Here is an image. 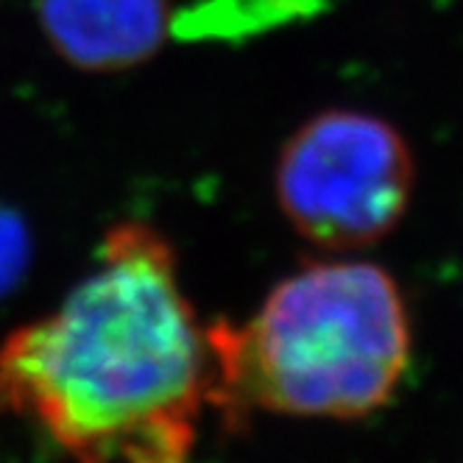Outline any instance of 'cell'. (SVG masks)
I'll return each instance as SVG.
<instances>
[{"mask_svg":"<svg viewBox=\"0 0 463 463\" xmlns=\"http://www.w3.org/2000/svg\"><path fill=\"white\" fill-rule=\"evenodd\" d=\"M213 352L156 229L112 226L61 305L0 346V416L73 463H190Z\"/></svg>","mask_w":463,"mask_h":463,"instance_id":"obj_1","label":"cell"},{"mask_svg":"<svg viewBox=\"0 0 463 463\" xmlns=\"http://www.w3.org/2000/svg\"><path fill=\"white\" fill-rule=\"evenodd\" d=\"M213 405L302 419H363L411 366V316L396 279L369 260H316L282 277L241 326H207Z\"/></svg>","mask_w":463,"mask_h":463,"instance_id":"obj_2","label":"cell"},{"mask_svg":"<svg viewBox=\"0 0 463 463\" xmlns=\"http://www.w3.org/2000/svg\"><path fill=\"white\" fill-rule=\"evenodd\" d=\"M274 190L296 235L324 251H357L388 238L405 218L416 156L391 120L333 107L285 140Z\"/></svg>","mask_w":463,"mask_h":463,"instance_id":"obj_3","label":"cell"},{"mask_svg":"<svg viewBox=\"0 0 463 463\" xmlns=\"http://www.w3.org/2000/svg\"><path fill=\"white\" fill-rule=\"evenodd\" d=\"M51 48L84 73H118L151 59L171 28L168 0H37Z\"/></svg>","mask_w":463,"mask_h":463,"instance_id":"obj_4","label":"cell"},{"mask_svg":"<svg viewBox=\"0 0 463 463\" xmlns=\"http://www.w3.org/2000/svg\"><path fill=\"white\" fill-rule=\"evenodd\" d=\"M31 266V232L23 215L0 204V299L23 282Z\"/></svg>","mask_w":463,"mask_h":463,"instance_id":"obj_5","label":"cell"}]
</instances>
